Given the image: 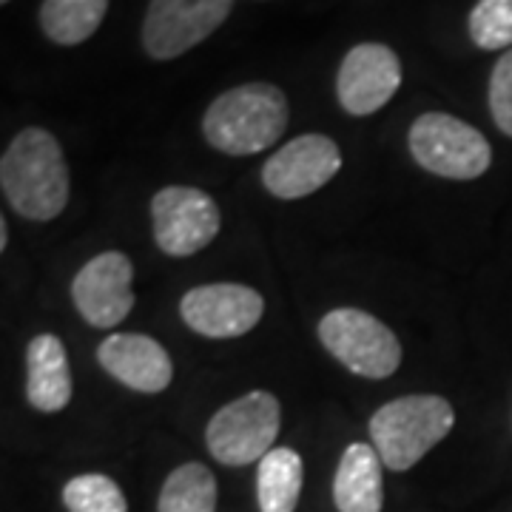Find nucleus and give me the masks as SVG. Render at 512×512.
Here are the masks:
<instances>
[{
	"label": "nucleus",
	"instance_id": "7",
	"mask_svg": "<svg viewBox=\"0 0 512 512\" xmlns=\"http://www.w3.org/2000/svg\"><path fill=\"white\" fill-rule=\"evenodd\" d=\"M154 242L168 256H191L220 234V208L214 197L191 185H168L151 200Z\"/></svg>",
	"mask_w": 512,
	"mask_h": 512
},
{
	"label": "nucleus",
	"instance_id": "14",
	"mask_svg": "<svg viewBox=\"0 0 512 512\" xmlns=\"http://www.w3.org/2000/svg\"><path fill=\"white\" fill-rule=\"evenodd\" d=\"M74 382L63 342L40 333L26 348V399L40 413H60L72 402Z\"/></svg>",
	"mask_w": 512,
	"mask_h": 512
},
{
	"label": "nucleus",
	"instance_id": "22",
	"mask_svg": "<svg viewBox=\"0 0 512 512\" xmlns=\"http://www.w3.org/2000/svg\"><path fill=\"white\" fill-rule=\"evenodd\" d=\"M6 245H9V225H6V222H0V248L6 251Z\"/></svg>",
	"mask_w": 512,
	"mask_h": 512
},
{
	"label": "nucleus",
	"instance_id": "2",
	"mask_svg": "<svg viewBox=\"0 0 512 512\" xmlns=\"http://www.w3.org/2000/svg\"><path fill=\"white\" fill-rule=\"evenodd\" d=\"M288 128V100L274 83H245L222 92L202 117V134L211 146L248 157L271 148Z\"/></svg>",
	"mask_w": 512,
	"mask_h": 512
},
{
	"label": "nucleus",
	"instance_id": "13",
	"mask_svg": "<svg viewBox=\"0 0 512 512\" xmlns=\"http://www.w3.org/2000/svg\"><path fill=\"white\" fill-rule=\"evenodd\" d=\"M97 362L128 390L163 393L174 379V365L165 348L143 333H111L97 348Z\"/></svg>",
	"mask_w": 512,
	"mask_h": 512
},
{
	"label": "nucleus",
	"instance_id": "10",
	"mask_svg": "<svg viewBox=\"0 0 512 512\" xmlns=\"http://www.w3.org/2000/svg\"><path fill=\"white\" fill-rule=\"evenodd\" d=\"M342 168V151L325 134H302L262 168V185L279 200H302L328 185Z\"/></svg>",
	"mask_w": 512,
	"mask_h": 512
},
{
	"label": "nucleus",
	"instance_id": "1",
	"mask_svg": "<svg viewBox=\"0 0 512 512\" xmlns=\"http://www.w3.org/2000/svg\"><path fill=\"white\" fill-rule=\"evenodd\" d=\"M0 188L12 211L35 222L60 217L72 180L63 148L46 128H23L0 160Z\"/></svg>",
	"mask_w": 512,
	"mask_h": 512
},
{
	"label": "nucleus",
	"instance_id": "12",
	"mask_svg": "<svg viewBox=\"0 0 512 512\" xmlns=\"http://www.w3.org/2000/svg\"><path fill=\"white\" fill-rule=\"evenodd\" d=\"M134 265L120 251H103L89 259L72 282L77 313L92 328H114L134 308Z\"/></svg>",
	"mask_w": 512,
	"mask_h": 512
},
{
	"label": "nucleus",
	"instance_id": "18",
	"mask_svg": "<svg viewBox=\"0 0 512 512\" xmlns=\"http://www.w3.org/2000/svg\"><path fill=\"white\" fill-rule=\"evenodd\" d=\"M157 512H217V478L200 464H180L165 478Z\"/></svg>",
	"mask_w": 512,
	"mask_h": 512
},
{
	"label": "nucleus",
	"instance_id": "15",
	"mask_svg": "<svg viewBox=\"0 0 512 512\" xmlns=\"http://www.w3.org/2000/svg\"><path fill=\"white\" fill-rule=\"evenodd\" d=\"M333 501L339 512H382V456L373 444L356 441L342 453L333 478Z\"/></svg>",
	"mask_w": 512,
	"mask_h": 512
},
{
	"label": "nucleus",
	"instance_id": "3",
	"mask_svg": "<svg viewBox=\"0 0 512 512\" xmlns=\"http://www.w3.org/2000/svg\"><path fill=\"white\" fill-rule=\"evenodd\" d=\"M453 424V404L433 393H416L379 407L370 419V439L384 467L402 473L444 441Z\"/></svg>",
	"mask_w": 512,
	"mask_h": 512
},
{
	"label": "nucleus",
	"instance_id": "17",
	"mask_svg": "<svg viewBox=\"0 0 512 512\" xmlns=\"http://www.w3.org/2000/svg\"><path fill=\"white\" fill-rule=\"evenodd\" d=\"M109 0H43L40 29L57 46H80L100 29Z\"/></svg>",
	"mask_w": 512,
	"mask_h": 512
},
{
	"label": "nucleus",
	"instance_id": "9",
	"mask_svg": "<svg viewBox=\"0 0 512 512\" xmlns=\"http://www.w3.org/2000/svg\"><path fill=\"white\" fill-rule=\"evenodd\" d=\"M265 299L239 282H211L185 293L180 316L188 328L208 339H237L262 322Z\"/></svg>",
	"mask_w": 512,
	"mask_h": 512
},
{
	"label": "nucleus",
	"instance_id": "21",
	"mask_svg": "<svg viewBox=\"0 0 512 512\" xmlns=\"http://www.w3.org/2000/svg\"><path fill=\"white\" fill-rule=\"evenodd\" d=\"M490 111L495 126L512 137V49L498 57L490 77Z\"/></svg>",
	"mask_w": 512,
	"mask_h": 512
},
{
	"label": "nucleus",
	"instance_id": "23",
	"mask_svg": "<svg viewBox=\"0 0 512 512\" xmlns=\"http://www.w3.org/2000/svg\"><path fill=\"white\" fill-rule=\"evenodd\" d=\"M0 3H9V0H0Z\"/></svg>",
	"mask_w": 512,
	"mask_h": 512
},
{
	"label": "nucleus",
	"instance_id": "11",
	"mask_svg": "<svg viewBox=\"0 0 512 512\" xmlns=\"http://www.w3.org/2000/svg\"><path fill=\"white\" fill-rule=\"evenodd\" d=\"M402 86L399 55L384 43L353 46L336 74V97L353 117H367L384 109Z\"/></svg>",
	"mask_w": 512,
	"mask_h": 512
},
{
	"label": "nucleus",
	"instance_id": "20",
	"mask_svg": "<svg viewBox=\"0 0 512 512\" xmlns=\"http://www.w3.org/2000/svg\"><path fill=\"white\" fill-rule=\"evenodd\" d=\"M467 29L473 43L484 52L512 46V0H478Z\"/></svg>",
	"mask_w": 512,
	"mask_h": 512
},
{
	"label": "nucleus",
	"instance_id": "19",
	"mask_svg": "<svg viewBox=\"0 0 512 512\" xmlns=\"http://www.w3.org/2000/svg\"><path fill=\"white\" fill-rule=\"evenodd\" d=\"M63 504L69 512H128L126 495L117 487V481L100 473L72 478L63 487Z\"/></svg>",
	"mask_w": 512,
	"mask_h": 512
},
{
	"label": "nucleus",
	"instance_id": "4",
	"mask_svg": "<svg viewBox=\"0 0 512 512\" xmlns=\"http://www.w3.org/2000/svg\"><path fill=\"white\" fill-rule=\"evenodd\" d=\"M413 160L444 180H476L493 163L490 140L476 126L444 111L416 117L407 134Z\"/></svg>",
	"mask_w": 512,
	"mask_h": 512
},
{
	"label": "nucleus",
	"instance_id": "5",
	"mask_svg": "<svg viewBox=\"0 0 512 512\" xmlns=\"http://www.w3.org/2000/svg\"><path fill=\"white\" fill-rule=\"evenodd\" d=\"M279 427H282L279 399L268 390H251L211 416L205 430V444L211 456L225 467H245L262 461L274 450Z\"/></svg>",
	"mask_w": 512,
	"mask_h": 512
},
{
	"label": "nucleus",
	"instance_id": "6",
	"mask_svg": "<svg viewBox=\"0 0 512 512\" xmlns=\"http://www.w3.org/2000/svg\"><path fill=\"white\" fill-rule=\"evenodd\" d=\"M319 342L350 373L365 379H387L402 365L396 333L359 308H336L319 322Z\"/></svg>",
	"mask_w": 512,
	"mask_h": 512
},
{
	"label": "nucleus",
	"instance_id": "8",
	"mask_svg": "<svg viewBox=\"0 0 512 512\" xmlns=\"http://www.w3.org/2000/svg\"><path fill=\"white\" fill-rule=\"evenodd\" d=\"M234 0H148L143 49L154 60H174L200 46L231 15Z\"/></svg>",
	"mask_w": 512,
	"mask_h": 512
},
{
	"label": "nucleus",
	"instance_id": "16",
	"mask_svg": "<svg viewBox=\"0 0 512 512\" xmlns=\"http://www.w3.org/2000/svg\"><path fill=\"white\" fill-rule=\"evenodd\" d=\"M305 467L291 447H274L259 461L256 470V501L259 512H293L302 495Z\"/></svg>",
	"mask_w": 512,
	"mask_h": 512
}]
</instances>
